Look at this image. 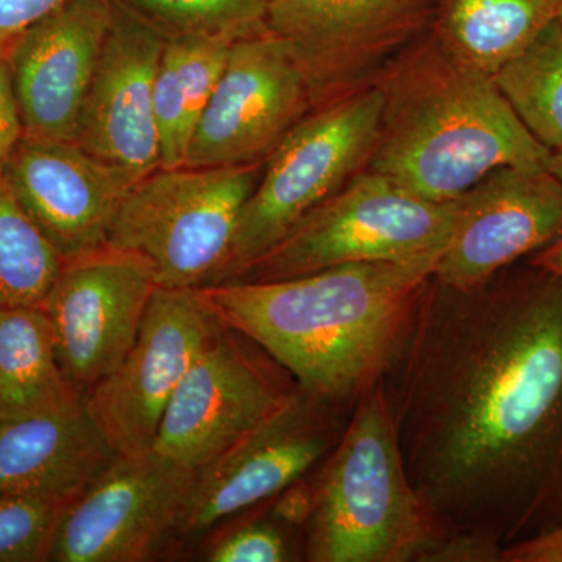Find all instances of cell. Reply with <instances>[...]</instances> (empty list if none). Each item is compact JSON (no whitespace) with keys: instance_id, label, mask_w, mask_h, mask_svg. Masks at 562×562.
Wrapping results in <instances>:
<instances>
[{"instance_id":"6da1fadb","label":"cell","mask_w":562,"mask_h":562,"mask_svg":"<svg viewBox=\"0 0 562 562\" xmlns=\"http://www.w3.org/2000/svg\"><path fill=\"white\" fill-rule=\"evenodd\" d=\"M531 269L473 290L432 277L383 380L406 472L446 539L501 562L562 524V279Z\"/></svg>"},{"instance_id":"7a4b0ae2","label":"cell","mask_w":562,"mask_h":562,"mask_svg":"<svg viewBox=\"0 0 562 562\" xmlns=\"http://www.w3.org/2000/svg\"><path fill=\"white\" fill-rule=\"evenodd\" d=\"M438 262H351L195 292L214 317L276 358L301 390L351 412L397 361Z\"/></svg>"},{"instance_id":"3957f363","label":"cell","mask_w":562,"mask_h":562,"mask_svg":"<svg viewBox=\"0 0 562 562\" xmlns=\"http://www.w3.org/2000/svg\"><path fill=\"white\" fill-rule=\"evenodd\" d=\"M379 138L366 171L431 202H452L503 166L549 169L552 151L528 132L483 70L458 60L430 31L375 81Z\"/></svg>"},{"instance_id":"277c9868","label":"cell","mask_w":562,"mask_h":562,"mask_svg":"<svg viewBox=\"0 0 562 562\" xmlns=\"http://www.w3.org/2000/svg\"><path fill=\"white\" fill-rule=\"evenodd\" d=\"M303 557L312 562H428L443 541L403 461L384 384L351 409L317 465Z\"/></svg>"},{"instance_id":"5b68a950","label":"cell","mask_w":562,"mask_h":562,"mask_svg":"<svg viewBox=\"0 0 562 562\" xmlns=\"http://www.w3.org/2000/svg\"><path fill=\"white\" fill-rule=\"evenodd\" d=\"M376 85L310 111L262 166L244 205L231 254L213 284L231 283L313 209L364 171L382 120Z\"/></svg>"},{"instance_id":"8992f818","label":"cell","mask_w":562,"mask_h":562,"mask_svg":"<svg viewBox=\"0 0 562 562\" xmlns=\"http://www.w3.org/2000/svg\"><path fill=\"white\" fill-rule=\"evenodd\" d=\"M457 220L458 199L427 201L364 169L235 281L297 279L351 262L441 258Z\"/></svg>"},{"instance_id":"52a82bcc","label":"cell","mask_w":562,"mask_h":562,"mask_svg":"<svg viewBox=\"0 0 562 562\" xmlns=\"http://www.w3.org/2000/svg\"><path fill=\"white\" fill-rule=\"evenodd\" d=\"M265 162L160 168L133 184L109 244L140 255L158 286H209L231 254Z\"/></svg>"},{"instance_id":"ba28073f","label":"cell","mask_w":562,"mask_h":562,"mask_svg":"<svg viewBox=\"0 0 562 562\" xmlns=\"http://www.w3.org/2000/svg\"><path fill=\"white\" fill-rule=\"evenodd\" d=\"M297 390L276 358L220 321L177 387L151 450L201 471L276 416Z\"/></svg>"},{"instance_id":"9c48e42d","label":"cell","mask_w":562,"mask_h":562,"mask_svg":"<svg viewBox=\"0 0 562 562\" xmlns=\"http://www.w3.org/2000/svg\"><path fill=\"white\" fill-rule=\"evenodd\" d=\"M350 414L299 387L276 416L195 472L169 553L195 546L308 476L335 449Z\"/></svg>"},{"instance_id":"30bf717a","label":"cell","mask_w":562,"mask_h":562,"mask_svg":"<svg viewBox=\"0 0 562 562\" xmlns=\"http://www.w3.org/2000/svg\"><path fill=\"white\" fill-rule=\"evenodd\" d=\"M432 0H269L266 29L288 46L314 109L372 87L430 31Z\"/></svg>"},{"instance_id":"8fae6325","label":"cell","mask_w":562,"mask_h":562,"mask_svg":"<svg viewBox=\"0 0 562 562\" xmlns=\"http://www.w3.org/2000/svg\"><path fill=\"white\" fill-rule=\"evenodd\" d=\"M217 324L195 290L157 286L132 349L83 398L116 457L151 452L177 387Z\"/></svg>"},{"instance_id":"7c38bea8","label":"cell","mask_w":562,"mask_h":562,"mask_svg":"<svg viewBox=\"0 0 562 562\" xmlns=\"http://www.w3.org/2000/svg\"><path fill=\"white\" fill-rule=\"evenodd\" d=\"M194 476L154 450L114 458L70 501L49 561L143 562L169 553Z\"/></svg>"},{"instance_id":"4fadbf2b","label":"cell","mask_w":562,"mask_h":562,"mask_svg":"<svg viewBox=\"0 0 562 562\" xmlns=\"http://www.w3.org/2000/svg\"><path fill=\"white\" fill-rule=\"evenodd\" d=\"M157 286L149 261L110 244L63 258L40 305L49 317L63 372L83 398L132 349Z\"/></svg>"},{"instance_id":"5bb4252c","label":"cell","mask_w":562,"mask_h":562,"mask_svg":"<svg viewBox=\"0 0 562 562\" xmlns=\"http://www.w3.org/2000/svg\"><path fill=\"white\" fill-rule=\"evenodd\" d=\"M313 110L312 92L286 44L268 29L243 36L232 44L184 166L265 162Z\"/></svg>"},{"instance_id":"9a60e30c","label":"cell","mask_w":562,"mask_h":562,"mask_svg":"<svg viewBox=\"0 0 562 562\" xmlns=\"http://www.w3.org/2000/svg\"><path fill=\"white\" fill-rule=\"evenodd\" d=\"M561 236L562 181L549 169L503 166L458 199L457 225L435 279L473 290Z\"/></svg>"},{"instance_id":"2e32d148","label":"cell","mask_w":562,"mask_h":562,"mask_svg":"<svg viewBox=\"0 0 562 562\" xmlns=\"http://www.w3.org/2000/svg\"><path fill=\"white\" fill-rule=\"evenodd\" d=\"M0 176L61 258L106 246L122 203L138 181L76 140L25 135Z\"/></svg>"},{"instance_id":"e0dca14e","label":"cell","mask_w":562,"mask_h":562,"mask_svg":"<svg viewBox=\"0 0 562 562\" xmlns=\"http://www.w3.org/2000/svg\"><path fill=\"white\" fill-rule=\"evenodd\" d=\"M165 44L166 36L155 25L111 0L110 27L77 143L136 180L161 168L154 88Z\"/></svg>"},{"instance_id":"ac0fdd59","label":"cell","mask_w":562,"mask_h":562,"mask_svg":"<svg viewBox=\"0 0 562 562\" xmlns=\"http://www.w3.org/2000/svg\"><path fill=\"white\" fill-rule=\"evenodd\" d=\"M111 0H69L7 46L25 136L76 140Z\"/></svg>"},{"instance_id":"d6986e66","label":"cell","mask_w":562,"mask_h":562,"mask_svg":"<svg viewBox=\"0 0 562 562\" xmlns=\"http://www.w3.org/2000/svg\"><path fill=\"white\" fill-rule=\"evenodd\" d=\"M114 458L85 406L0 419V492L79 494Z\"/></svg>"},{"instance_id":"ffe728a7","label":"cell","mask_w":562,"mask_h":562,"mask_svg":"<svg viewBox=\"0 0 562 562\" xmlns=\"http://www.w3.org/2000/svg\"><path fill=\"white\" fill-rule=\"evenodd\" d=\"M81 406L83 394L63 372L43 306H0V419Z\"/></svg>"},{"instance_id":"44dd1931","label":"cell","mask_w":562,"mask_h":562,"mask_svg":"<svg viewBox=\"0 0 562 562\" xmlns=\"http://www.w3.org/2000/svg\"><path fill=\"white\" fill-rule=\"evenodd\" d=\"M430 32L458 60L494 76L553 21L562 0H432Z\"/></svg>"},{"instance_id":"7402d4cb","label":"cell","mask_w":562,"mask_h":562,"mask_svg":"<svg viewBox=\"0 0 562 562\" xmlns=\"http://www.w3.org/2000/svg\"><path fill=\"white\" fill-rule=\"evenodd\" d=\"M235 38H166L154 88L161 168L187 162L195 127L220 83Z\"/></svg>"},{"instance_id":"603a6c76","label":"cell","mask_w":562,"mask_h":562,"mask_svg":"<svg viewBox=\"0 0 562 562\" xmlns=\"http://www.w3.org/2000/svg\"><path fill=\"white\" fill-rule=\"evenodd\" d=\"M528 132L562 149V22L553 21L492 76Z\"/></svg>"},{"instance_id":"cb8c5ba5","label":"cell","mask_w":562,"mask_h":562,"mask_svg":"<svg viewBox=\"0 0 562 562\" xmlns=\"http://www.w3.org/2000/svg\"><path fill=\"white\" fill-rule=\"evenodd\" d=\"M61 261L0 176V306L40 305Z\"/></svg>"},{"instance_id":"d4e9b609","label":"cell","mask_w":562,"mask_h":562,"mask_svg":"<svg viewBox=\"0 0 562 562\" xmlns=\"http://www.w3.org/2000/svg\"><path fill=\"white\" fill-rule=\"evenodd\" d=\"M166 36H231L266 29L269 0H116Z\"/></svg>"},{"instance_id":"484cf974","label":"cell","mask_w":562,"mask_h":562,"mask_svg":"<svg viewBox=\"0 0 562 562\" xmlns=\"http://www.w3.org/2000/svg\"><path fill=\"white\" fill-rule=\"evenodd\" d=\"M76 495L0 492V562L49 561L55 532Z\"/></svg>"},{"instance_id":"4316f807","label":"cell","mask_w":562,"mask_h":562,"mask_svg":"<svg viewBox=\"0 0 562 562\" xmlns=\"http://www.w3.org/2000/svg\"><path fill=\"white\" fill-rule=\"evenodd\" d=\"M294 528L273 516L232 520L209 536L203 560L210 562H286L295 560Z\"/></svg>"},{"instance_id":"83f0119b","label":"cell","mask_w":562,"mask_h":562,"mask_svg":"<svg viewBox=\"0 0 562 562\" xmlns=\"http://www.w3.org/2000/svg\"><path fill=\"white\" fill-rule=\"evenodd\" d=\"M22 135H24V128H22L20 106L14 94L10 63L7 50L0 47V173Z\"/></svg>"},{"instance_id":"f1b7e54d","label":"cell","mask_w":562,"mask_h":562,"mask_svg":"<svg viewBox=\"0 0 562 562\" xmlns=\"http://www.w3.org/2000/svg\"><path fill=\"white\" fill-rule=\"evenodd\" d=\"M69 0H0V47L7 46L52 11Z\"/></svg>"},{"instance_id":"f546056e","label":"cell","mask_w":562,"mask_h":562,"mask_svg":"<svg viewBox=\"0 0 562 562\" xmlns=\"http://www.w3.org/2000/svg\"><path fill=\"white\" fill-rule=\"evenodd\" d=\"M502 562H562V524L503 550Z\"/></svg>"},{"instance_id":"4dcf8cb0","label":"cell","mask_w":562,"mask_h":562,"mask_svg":"<svg viewBox=\"0 0 562 562\" xmlns=\"http://www.w3.org/2000/svg\"><path fill=\"white\" fill-rule=\"evenodd\" d=\"M531 266L562 279V236L531 258Z\"/></svg>"},{"instance_id":"1f68e13d","label":"cell","mask_w":562,"mask_h":562,"mask_svg":"<svg viewBox=\"0 0 562 562\" xmlns=\"http://www.w3.org/2000/svg\"><path fill=\"white\" fill-rule=\"evenodd\" d=\"M549 171L562 181V149L552 151V158H550L549 162Z\"/></svg>"},{"instance_id":"d6a6232c","label":"cell","mask_w":562,"mask_h":562,"mask_svg":"<svg viewBox=\"0 0 562 562\" xmlns=\"http://www.w3.org/2000/svg\"><path fill=\"white\" fill-rule=\"evenodd\" d=\"M560 21L562 22V13H561V16H560Z\"/></svg>"}]
</instances>
